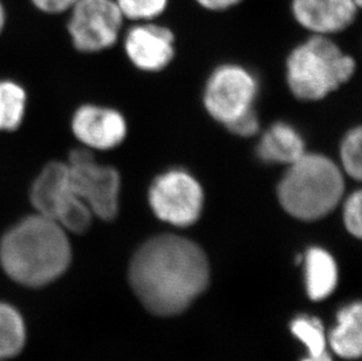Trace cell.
I'll list each match as a JSON object with an SVG mask.
<instances>
[{
	"label": "cell",
	"instance_id": "6da1fadb",
	"mask_svg": "<svg viewBox=\"0 0 362 361\" xmlns=\"http://www.w3.org/2000/svg\"><path fill=\"white\" fill-rule=\"evenodd\" d=\"M129 280L146 309L163 317L175 316L208 287V259L189 239L158 236L137 250L130 263Z\"/></svg>",
	"mask_w": 362,
	"mask_h": 361
},
{
	"label": "cell",
	"instance_id": "7a4b0ae2",
	"mask_svg": "<svg viewBox=\"0 0 362 361\" xmlns=\"http://www.w3.org/2000/svg\"><path fill=\"white\" fill-rule=\"evenodd\" d=\"M71 255L64 228L40 214L18 222L0 242V263L5 273L28 287H42L62 276Z\"/></svg>",
	"mask_w": 362,
	"mask_h": 361
},
{
	"label": "cell",
	"instance_id": "3957f363",
	"mask_svg": "<svg viewBox=\"0 0 362 361\" xmlns=\"http://www.w3.org/2000/svg\"><path fill=\"white\" fill-rule=\"evenodd\" d=\"M345 182L338 166L318 154L305 153L290 164L278 185L281 207L291 216L315 221L339 205Z\"/></svg>",
	"mask_w": 362,
	"mask_h": 361
},
{
	"label": "cell",
	"instance_id": "277c9868",
	"mask_svg": "<svg viewBox=\"0 0 362 361\" xmlns=\"http://www.w3.org/2000/svg\"><path fill=\"white\" fill-rule=\"evenodd\" d=\"M356 62L325 35L298 46L287 60V81L294 96L315 101L349 81Z\"/></svg>",
	"mask_w": 362,
	"mask_h": 361
},
{
	"label": "cell",
	"instance_id": "5b68a950",
	"mask_svg": "<svg viewBox=\"0 0 362 361\" xmlns=\"http://www.w3.org/2000/svg\"><path fill=\"white\" fill-rule=\"evenodd\" d=\"M72 189L98 217L112 221L119 212L121 180L117 169L96 162L90 151L73 150L69 155Z\"/></svg>",
	"mask_w": 362,
	"mask_h": 361
},
{
	"label": "cell",
	"instance_id": "8992f818",
	"mask_svg": "<svg viewBox=\"0 0 362 361\" xmlns=\"http://www.w3.org/2000/svg\"><path fill=\"white\" fill-rule=\"evenodd\" d=\"M203 200L199 182L182 171L164 173L149 190V203L155 215L178 227H188L199 219Z\"/></svg>",
	"mask_w": 362,
	"mask_h": 361
},
{
	"label": "cell",
	"instance_id": "52a82bcc",
	"mask_svg": "<svg viewBox=\"0 0 362 361\" xmlns=\"http://www.w3.org/2000/svg\"><path fill=\"white\" fill-rule=\"evenodd\" d=\"M72 8L67 28L76 50L93 53L115 44L123 19L115 1L80 0Z\"/></svg>",
	"mask_w": 362,
	"mask_h": 361
},
{
	"label": "cell",
	"instance_id": "ba28073f",
	"mask_svg": "<svg viewBox=\"0 0 362 361\" xmlns=\"http://www.w3.org/2000/svg\"><path fill=\"white\" fill-rule=\"evenodd\" d=\"M256 94V80L247 71L238 66H223L209 79L205 107L214 119L226 126L252 109Z\"/></svg>",
	"mask_w": 362,
	"mask_h": 361
},
{
	"label": "cell",
	"instance_id": "9c48e42d",
	"mask_svg": "<svg viewBox=\"0 0 362 361\" xmlns=\"http://www.w3.org/2000/svg\"><path fill=\"white\" fill-rule=\"evenodd\" d=\"M73 133L82 144L94 149L115 148L124 140L126 121L120 113L105 107H80L73 116Z\"/></svg>",
	"mask_w": 362,
	"mask_h": 361
},
{
	"label": "cell",
	"instance_id": "30bf717a",
	"mask_svg": "<svg viewBox=\"0 0 362 361\" xmlns=\"http://www.w3.org/2000/svg\"><path fill=\"white\" fill-rule=\"evenodd\" d=\"M174 41L169 28L140 25L128 32L124 48L134 65L148 72H156L164 69L174 57Z\"/></svg>",
	"mask_w": 362,
	"mask_h": 361
},
{
	"label": "cell",
	"instance_id": "8fae6325",
	"mask_svg": "<svg viewBox=\"0 0 362 361\" xmlns=\"http://www.w3.org/2000/svg\"><path fill=\"white\" fill-rule=\"evenodd\" d=\"M358 8L354 0H293L292 3L298 23L320 35L349 28L356 19Z\"/></svg>",
	"mask_w": 362,
	"mask_h": 361
},
{
	"label": "cell",
	"instance_id": "7c38bea8",
	"mask_svg": "<svg viewBox=\"0 0 362 361\" xmlns=\"http://www.w3.org/2000/svg\"><path fill=\"white\" fill-rule=\"evenodd\" d=\"M74 196L69 166L57 161L48 164L41 171L30 193L32 205L38 214L53 221H57Z\"/></svg>",
	"mask_w": 362,
	"mask_h": 361
},
{
	"label": "cell",
	"instance_id": "4fadbf2b",
	"mask_svg": "<svg viewBox=\"0 0 362 361\" xmlns=\"http://www.w3.org/2000/svg\"><path fill=\"white\" fill-rule=\"evenodd\" d=\"M257 151L265 162L290 166L304 155V141L293 127L278 122L264 134Z\"/></svg>",
	"mask_w": 362,
	"mask_h": 361
},
{
	"label": "cell",
	"instance_id": "5bb4252c",
	"mask_svg": "<svg viewBox=\"0 0 362 361\" xmlns=\"http://www.w3.org/2000/svg\"><path fill=\"white\" fill-rule=\"evenodd\" d=\"M361 304H351L338 314V324L332 331L329 343L342 358H358L362 348Z\"/></svg>",
	"mask_w": 362,
	"mask_h": 361
},
{
	"label": "cell",
	"instance_id": "9a60e30c",
	"mask_svg": "<svg viewBox=\"0 0 362 361\" xmlns=\"http://www.w3.org/2000/svg\"><path fill=\"white\" fill-rule=\"evenodd\" d=\"M308 296L322 300L329 296L337 285L338 270L334 259L320 248H312L305 257Z\"/></svg>",
	"mask_w": 362,
	"mask_h": 361
},
{
	"label": "cell",
	"instance_id": "2e32d148",
	"mask_svg": "<svg viewBox=\"0 0 362 361\" xmlns=\"http://www.w3.org/2000/svg\"><path fill=\"white\" fill-rule=\"evenodd\" d=\"M26 109V93L13 81H0V130L13 132L21 126Z\"/></svg>",
	"mask_w": 362,
	"mask_h": 361
},
{
	"label": "cell",
	"instance_id": "e0dca14e",
	"mask_svg": "<svg viewBox=\"0 0 362 361\" xmlns=\"http://www.w3.org/2000/svg\"><path fill=\"white\" fill-rule=\"evenodd\" d=\"M25 343V326L13 307L0 304V359L21 352Z\"/></svg>",
	"mask_w": 362,
	"mask_h": 361
},
{
	"label": "cell",
	"instance_id": "ac0fdd59",
	"mask_svg": "<svg viewBox=\"0 0 362 361\" xmlns=\"http://www.w3.org/2000/svg\"><path fill=\"white\" fill-rule=\"evenodd\" d=\"M291 331L308 348L310 357H318L326 352V339L320 321L315 318L299 317L294 319Z\"/></svg>",
	"mask_w": 362,
	"mask_h": 361
},
{
	"label": "cell",
	"instance_id": "d6986e66",
	"mask_svg": "<svg viewBox=\"0 0 362 361\" xmlns=\"http://www.w3.org/2000/svg\"><path fill=\"white\" fill-rule=\"evenodd\" d=\"M93 212L79 196H74L57 218V223L69 231L82 234L92 223Z\"/></svg>",
	"mask_w": 362,
	"mask_h": 361
},
{
	"label": "cell",
	"instance_id": "ffe728a7",
	"mask_svg": "<svg viewBox=\"0 0 362 361\" xmlns=\"http://www.w3.org/2000/svg\"><path fill=\"white\" fill-rule=\"evenodd\" d=\"M361 128L351 130L342 141L340 156L346 173L351 178L359 180L361 178Z\"/></svg>",
	"mask_w": 362,
	"mask_h": 361
},
{
	"label": "cell",
	"instance_id": "44dd1931",
	"mask_svg": "<svg viewBox=\"0 0 362 361\" xmlns=\"http://www.w3.org/2000/svg\"><path fill=\"white\" fill-rule=\"evenodd\" d=\"M123 17L148 21L158 17L167 7L168 0H117Z\"/></svg>",
	"mask_w": 362,
	"mask_h": 361
},
{
	"label": "cell",
	"instance_id": "7402d4cb",
	"mask_svg": "<svg viewBox=\"0 0 362 361\" xmlns=\"http://www.w3.org/2000/svg\"><path fill=\"white\" fill-rule=\"evenodd\" d=\"M361 193L356 191L349 196L344 207V221L346 228L353 236L361 237Z\"/></svg>",
	"mask_w": 362,
	"mask_h": 361
},
{
	"label": "cell",
	"instance_id": "603a6c76",
	"mask_svg": "<svg viewBox=\"0 0 362 361\" xmlns=\"http://www.w3.org/2000/svg\"><path fill=\"white\" fill-rule=\"evenodd\" d=\"M226 127L231 133L240 135V137H252L258 132L259 122H258L256 113L253 112V109H250L240 118L233 120V122L226 125Z\"/></svg>",
	"mask_w": 362,
	"mask_h": 361
},
{
	"label": "cell",
	"instance_id": "cb8c5ba5",
	"mask_svg": "<svg viewBox=\"0 0 362 361\" xmlns=\"http://www.w3.org/2000/svg\"><path fill=\"white\" fill-rule=\"evenodd\" d=\"M39 10L47 13H62L72 8L80 0H32Z\"/></svg>",
	"mask_w": 362,
	"mask_h": 361
},
{
	"label": "cell",
	"instance_id": "d4e9b609",
	"mask_svg": "<svg viewBox=\"0 0 362 361\" xmlns=\"http://www.w3.org/2000/svg\"><path fill=\"white\" fill-rule=\"evenodd\" d=\"M202 6L208 8V10H226L229 7L235 6L240 3L242 0H197Z\"/></svg>",
	"mask_w": 362,
	"mask_h": 361
},
{
	"label": "cell",
	"instance_id": "484cf974",
	"mask_svg": "<svg viewBox=\"0 0 362 361\" xmlns=\"http://www.w3.org/2000/svg\"><path fill=\"white\" fill-rule=\"evenodd\" d=\"M303 361H332L331 357L325 352L322 355L318 357H308V358L304 359Z\"/></svg>",
	"mask_w": 362,
	"mask_h": 361
},
{
	"label": "cell",
	"instance_id": "4316f807",
	"mask_svg": "<svg viewBox=\"0 0 362 361\" xmlns=\"http://www.w3.org/2000/svg\"><path fill=\"white\" fill-rule=\"evenodd\" d=\"M4 25H5V11L3 5L0 3V32L3 31Z\"/></svg>",
	"mask_w": 362,
	"mask_h": 361
},
{
	"label": "cell",
	"instance_id": "83f0119b",
	"mask_svg": "<svg viewBox=\"0 0 362 361\" xmlns=\"http://www.w3.org/2000/svg\"><path fill=\"white\" fill-rule=\"evenodd\" d=\"M354 1H356V5H358V6H361V1L362 0H354Z\"/></svg>",
	"mask_w": 362,
	"mask_h": 361
}]
</instances>
